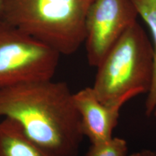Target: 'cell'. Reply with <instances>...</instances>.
<instances>
[{
	"mask_svg": "<svg viewBox=\"0 0 156 156\" xmlns=\"http://www.w3.org/2000/svg\"><path fill=\"white\" fill-rule=\"evenodd\" d=\"M13 120L53 156H77L84 134L73 93L64 82L48 80L0 90V119Z\"/></svg>",
	"mask_w": 156,
	"mask_h": 156,
	"instance_id": "obj_1",
	"label": "cell"
},
{
	"mask_svg": "<svg viewBox=\"0 0 156 156\" xmlns=\"http://www.w3.org/2000/svg\"><path fill=\"white\" fill-rule=\"evenodd\" d=\"M94 0H2L0 20L48 45L60 54L75 53L85 39Z\"/></svg>",
	"mask_w": 156,
	"mask_h": 156,
	"instance_id": "obj_2",
	"label": "cell"
},
{
	"mask_svg": "<svg viewBox=\"0 0 156 156\" xmlns=\"http://www.w3.org/2000/svg\"><path fill=\"white\" fill-rule=\"evenodd\" d=\"M153 66L152 41L136 21L98 66L92 88L103 104L128 101L148 93L153 78Z\"/></svg>",
	"mask_w": 156,
	"mask_h": 156,
	"instance_id": "obj_3",
	"label": "cell"
},
{
	"mask_svg": "<svg viewBox=\"0 0 156 156\" xmlns=\"http://www.w3.org/2000/svg\"><path fill=\"white\" fill-rule=\"evenodd\" d=\"M58 52L0 20V90L51 80Z\"/></svg>",
	"mask_w": 156,
	"mask_h": 156,
	"instance_id": "obj_4",
	"label": "cell"
},
{
	"mask_svg": "<svg viewBox=\"0 0 156 156\" xmlns=\"http://www.w3.org/2000/svg\"><path fill=\"white\" fill-rule=\"evenodd\" d=\"M138 16L133 0L93 1L85 26V44L90 65L98 67Z\"/></svg>",
	"mask_w": 156,
	"mask_h": 156,
	"instance_id": "obj_5",
	"label": "cell"
},
{
	"mask_svg": "<svg viewBox=\"0 0 156 156\" xmlns=\"http://www.w3.org/2000/svg\"><path fill=\"white\" fill-rule=\"evenodd\" d=\"M73 98L80 116L83 134L87 136L91 145L112 139L120 109L127 101L122 100L112 104H103L97 98L92 87L73 93Z\"/></svg>",
	"mask_w": 156,
	"mask_h": 156,
	"instance_id": "obj_6",
	"label": "cell"
},
{
	"mask_svg": "<svg viewBox=\"0 0 156 156\" xmlns=\"http://www.w3.org/2000/svg\"><path fill=\"white\" fill-rule=\"evenodd\" d=\"M0 156H53L33 142L13 120H0Z\"/></svg>",
	"mask_w": 156,
	"mask_h": 156,
	"instance_id": "obj_7",
	"label": "cell"
},
{
	"mask_svg": "<svg viewBox=\"0 0 156 156\" xmlns=\"http://www.w3.org/2000/svg\"><path fill=\"white\" fill-rule=\"evenodd\" d=\"M138 15L149 28L153 49V78L145 101V114L156 116V0H133Z\"/></svg>",
	"mask_w": 156,
	"mask_h": 156,
	"instance_id": "obj_8",
	"label": "cell"
},
{
	"mask_svg": "<svg viewBox=\"0 0 156 156\" xmlns=\"http://www.w3.org/2000/svg\"><path fill=\"white\" fill-rule=\"evenodd\" d=\"M127 143L124 139L112 137L102 143L91 145L86 156H127Z\"/></svg>",
	"mask_w": 156,
	"mask_h": 156,
	"instance_id": "obj_9",
	"label": "cell"
},
{
	"mask_svg": "<svg viewBox=\"0 0 156 156\" xmlns=\"http://www.w3.org/2000/svg\"><path fill=\"white\" fill-rule=\"evenodd\" d=\"M136 156H156V152L148 151V150H145V151H142L138 153H136Z\"/></svg>",
	"mask_w": 156,
	"mask_h": 156,
	"instance_id": "obj_10",
	"label": "cell"
},
{
	"mask_svg": "<svg viewBox=\"0 0 156 156\" xmlns=\"http://www.w3.org/2000/svg\"><path fill=\"white\" fill-rule=\"evenodd\" d=\"M2 5V0H0V9H1Z\"/></svg>",
	"mask_w": 156,
	"mask_h": 156,
	"instance_id": "obj_11",
	"label": "cell"
},
{
	"mask_svg": "<svg viewBox=\"0 0 156 156\" xmlns=\"http://www.w3.org/2000/svg\"><path fill=\"white\" fill-rule=\"evenodd\" d=\"M129 156H136V153H134V154H132V155H130Z\"/></svg>",
	"mask_w": 156,
	"mask_h": 156,
	"instance_id": "obj_12",
	"label": "cell"
}]
</instances>
